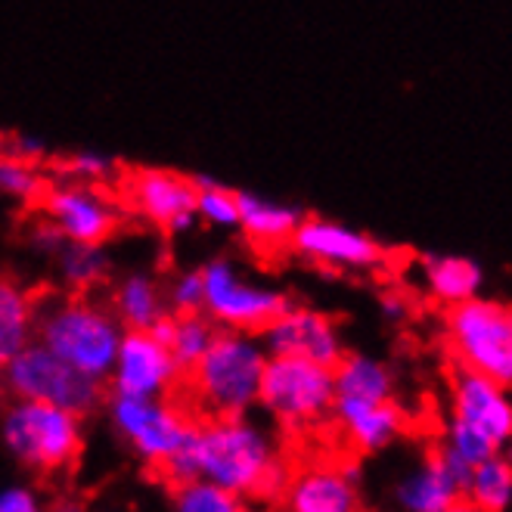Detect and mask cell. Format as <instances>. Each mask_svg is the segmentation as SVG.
Here are the masks:
<instances>
[{"label": "cell", "mask_w": 512, "mask_h": 512, "mask_svg": "<svg viewBox=\"0 0 512 512\" xmlns=\"http://www.w3.org/2000/svg\"><path fill=\"white\" fill-rule=\"evenodd\" d=\"M122 336L125 326L118 323L112 308L94 301L90 292L38 298L35 342L100 382L112 373Z\"/></svg>", "instance_id": "cell-4"}, {"label": "cell", "mask_w": 512, "mask_h": 512, "mask_svg": "<svg viewBox=\"0 0 512 512\" xmlns=\"http://www.w3.org/2000/svg\"><path fill=\"white\" fill-rule=\"evenodd\" d=\"M196 478L212 481L236 500L280 503L292 463L267 426L243 416L199 419L196 441Z\"/></svg>", "instance_id": "cell-1"}, {"label": "cell", "mask_w": 512, "mask_h": 512, "mask_svg": "<svg viewBox=\"0 0 512 512\" xmlns=\"http://www.w3.org/2000/svg\"><path fill=\"white\" fill-rule=\"evenodd\" d=\"M0 441L10 454L35 472H63L75 466L84 432L81 416L44 401L16 398L0 419Z\"/></svg>", "instance_id": "cell-8"}, {"label": "cell", "mask_w": 512, "mask_h": 512, "mask_svg": "<svg viewBox=\"0 0 512 512\" xmlns=\"http://www.w3.org/2000/svg\"><path fill=\"white\" fill-rule=\"evenodd\" d=\"M153 333L168 345L180 376H184L187 370H193L199 364L202 354L212 348V342H215V336L221 333V329L205 311H190V314H171L168 311L153 326Z\"/></svg>", "instance_id": "cell-24"}, {"label": "cell", "mask_w": 512, "mask_h": 512, "mask_svg": "<svg viewBox=\"0 0 512 512\" xmlns=\"http://www.w3.org/2000/svg\"><path fill=\"white\" fill-rule=\"evenodd\" d=\"M44 153H47V146L35 137H28V134H16L7 140V156H16L22 162H35L41 165L44 162Z\"/></svg>", "instance_id": "cell-33"}, {"label": "cell", "mask_w": 512, "mask_h": 512, "mask_svg": "<svg viewBox=\"0 0 512 512\" xmlns=\"http://www.w3.org/2000/svg\"><path fill=\"white\" fill-rule=\"evenodd\" d=\"M165 301L171 314L202 311V274L199 270H184L165 286Z\"/></svg>", "instance_id": "cell-31"}, {"label": "cell", "mask_w": 512, "mask_h": 512, "mask_svg": "<svg viewBox=\"0 0 512 512\" xmlns=\"http://www.w3.org/2000/svg\"><path fill=\"white\" fill-rule=\"evenodd\" d=\"M444 342L457 367L512 391V301L475 295L444 311Z\"/></svg>", "instance_id": "cell-7"}, {"label": "cell", "mask_w": 512, "mask_h": 512, "mask_svg": "<svg viewBox=\"0 0 512 512\" xmlns=\"http://www.w3.org/2000/svg\"><path fill=\"white\" fill-rule=\"evenodd\" d=\"M463 497V485L454 478L438 457V450L416 460L410 469H404L391 488V500H395L398 512H444L450 503Z\"/></svg>", "instance_id": "cell-19"}, {"label": "cell", "mask_w": 512, "mask_h": 512, "mask_svg": "<svg viewBox=\"0 0 512 512\" xmlns=\"http://www.w3.org/2000/svg\"><path fill=\"white\" fill-rule=\"evenodd\" d=\"M53 261L69 292H94L109 277V255L103 246L66 243Z\"/></svg>", "instance_id": "cell-26"}, {"label": "cell", "mask_w": 512, "mask_h": 512, "mask_svg": "<svg viewBox=\"0 0 512 512\" xmlns=\"http://www.w3.org/2000/svg\"><path fill=\"white\" fill-rule=\"evenodd\" d=\"M379 311L388 323H404L413 314V301L410 295H401V292H385L379 298Z\"/></svg>", "instance_id": "cell-34"}, {"label": "cell", "mask_w": 512, "mask_h": 512, "mask_svg": "<svg viewBox=\"0 0 512 512\" xmlns=\"http://www.w3.org/2000/svg\"><path fill=\"white\" fill-rule=\"evenodd\" d=\"M342 438L351 444V450L364 457L382 454L407 432V410L391 401H354V398H336L333 419H329Z\"/></svg>", "instance_id": "cell-17"}, {"label": "cell", "mask_w": 512, "mask_h": 512, "mask_svg": "<svg viewBox=\"0 0 512 512\" xmlns=\"http://www.w3.org/2000/svg\"><path fill=\"white\" fill-rule=\"evenodd\" d=\"M0 512H50V506L28 485H10L0 491Z\"/></svg>", "instance_id": "cell-32"}, {"label": "cell", "mask_w": 512, "mask_h": 512, "mask_svg": "<svg viewBox=\"0 0 512 512\" xmlns=\"http://www.w3.org/2000/svg\"><path fill=\"white\" fill-rule=\"evenodd\" d=\"M512 438V391L466 367L450 370L444 441L466 463L500 454Z\"/></svg>", "instance_id": "cell-5"}, {"label": "cell", "mask_w": 512, "mask_h": 512, "mask_svg": "<svg viewBox=\"0 0 512 512\" xmlns=\"http://www.w3.org/2000/svg\"><path fill=\"white\" fill-rule=\"evenodd\" d=\"M38 215H44L69 243L106 246L122 227L118 205L97 184H75V180H50L38 196Z\"/></svg>", "instance_id": "cell-11"}, {"label": "cell", "mask_w": 512, "mask_h": 512, "mask_svg": "<svg viewBox=\"0 0 512 512\" xmlns=\"http://www.w3.org/2000/svg\"><path fill=\"white\" fill-rule=\"evenodd\" d=\"M199 274H202V311L218 323V329L261 336L292 305L286 292L280 289L239 280V270L227 258L208 261L205 267H199Z\"/></svg>", "instance_id": "cell-10"}, {"label": "cell", "mask_w": 512, "mask_h": 512, "mask_svg": "<svg viewBox=\"0 0 512 512\" xmlns=\"http://www.w3.org/2000/svg\"><path fill=\"white\" fill-rule=\"evenodd\" d=\"M118 171L115 159L97 153V149H81L56 162V180H75V184H106Z\"/></svg>", "instance_id": "cell-30"}, {"label": "cell", "mask_w": 512, "mask_h": 512, "mask_svg": "<svg viewBox=\"0 0 512 512\" xmlns=\"http://www.w3.org/2000/svg\"><path fill=\"white\" fill-rule=\"evenodd\" d=\"M239 500L205 478L184 481L174 488V512H236Z\"/></svg>", "instance_id": "cell-28"}, {"label": "cell", "mask_w": 512, "mask_h": 512, "mask_svg": "<svg viewBox=\"0 0 512 512\" xmlns=\"http://www.w3.org/2000/svg\"><path fill=\"white\" fill-rule=\"evenodd\" d=\"M47 184H50V180L41 171V165L22 162L16 156L0 159V193H4V196L22 199V202H38V196L44 193Z\"/></svg>", "instance_id": "cell-29"}, {"label": "cell", "mask_w": 512, "mask_h": 512, "mask_svg": "<svg viewBox=\"0 0 512 512\" xmlns=\"http://www.w3.org/2000/svg\"><path fill=\"white\" fill-rule=\"evenodd\" d=\"M419 286H423L426 298L441 305L444 311L463 305V301L485 295V283H488V270L478 258L472 255H423L419 258Z\"/></svg>", "instance_id": "cell-18"}, {"label": "cell", "mask_w": 512, "mask_h": 512, "mask_svg": "<svg viewBox=\"0 0 512 512\" xmlns=\"http://www.w3.org/2000/svg\"><path fill=\"white\" fill-rule=\"evenodd\" d=\"M336 398L354 401H391L398 391L395 367L382 357L364 351H345L342 360L333 367Z\"/></svg>", "instance_id": "cell-21"}, {"label": "cell", "mask_w": 512, "mask_h": 512, "mask_svg": "<svg viewBox=\"0 0 512 512\" xmlns=\"http://www.w3.org/2000/svg\"><path fill=\"white\" fill-rule=\"evenodd\" d=\"M109 308L125 329H153L168 314V301L159 280L137 270L112 286Z\"/></svg>", "instance_id": "cell-23"}, {"label": "cell", "mask_w": 512, "mask_h": 512, "mask_svg": "<svg viewBox=\"0 0 512 512\" xmlns=\"http://www.w3.org/2000/svg\"><path fill=\"white\" fill-rule=\"evenodd\" d=\"M4 156H7V140L0 137V159H4Z\"/></svg>", "instance_id": "cell-39"}, {"label": "cell", "mask_w": 512, "mask_h": 512, "mask_svg": "<svg viewBox=\"0 0 512 512\" xmlns=\"http://www.w3.org/2000/svg\"><path fill=\"white\" fill-rule=\"evenodd\" d=\"M125 205L165 236H177L196 221V177L165 168H134L118 174Z\"/></svg>", "instance_id": "cell-13"}, {"label": "cell", "mask_w": 512, "mask_h": 512, "mask_svg": "<svg viewBox=\"0 0 512 512\" xmlns=\"http://www.w3.org/2000/svg\"><path fill=\"white\" fill-rule=\"evenodd\" d=\"M236 202H239V230L246 233V239L258 252L289 249L298 224L305 221L301 208L249 190H236Z\"/></svg>", "instance_id": "cell-20"}, {"label": "cell", "mask_w": 512, "mask_h": 512, "mask_svg": "<svg viewBox=\"0 0 512 512\" xmlns=\"http://www.w3.org/2000/svg\"><path fill=\"white\" fill-rule=\"evenodd\" d=\"M50 512H84V506L78 500H59L56 506H50Z\"/></svg>", "instance_id": "cell-35"}, {"label": "cell", "mask_w": 512, "mask_h": 512, "mask_svg": "<svg viewBox=\"0 0 512 512\" xmlns=\"http://www.w3.org/2000/svg\"><path fill=\"white\" fill-rule=\"evenodd\" d=\"M261 345L267 354H289L317 360V364L336 367L345 354V339L339 323L305 305H289L274 323L261 333Z\"/></svg>", "instance_id": "cell-16"}, {"label": "cell", "mask_w": 512, "mask_h": 512, "mask_svg": "<svg viewBox=\"0 0 512 512\" xmlns=\"http://www.w3.org/2000/svg\"><path fill=\"white\" fill-rule=\"evenodd\" d=\"M444 512H481V509H478V506H472V503H469L466 497H460L457 503H450V506H447Z\"/></svg>", "instance_id": "cell-36"}, {"label": "cell", "mask_w": 512, "mask_h": 512, "mask_svg": "<svg viewBox=\"0 0 512 512\" xmlns=\"http://www.w3.org/2000/svg\"><path fill=\"white\" fill-rule=\"evenodd\" d=\"M109 382H112V395L168 398L177 391L180 370L168 345L153 329H125Z\"/></svg>", "instance_id": "cell-14"}, {"label": "cell", "mask_w": 512, "mask_h": 512, "mask_svg": "<svg viewBox=\"0 0 512 512\" xmlns=\"http://www.w3.org/2000/svg\"><path fill=\"white\" fill-rule=\"evenodd\" d=\"M463 497L481 512H509L512 509V463L503 454H491L472 466Z\"/></svg>", "instance_id": "cell-25"}, {"label": "cell", "mask_w": 512, "mask_h": 512, "mask_svg": "<svg viewBox=\"0 0 512 512\" xmlns=\"http://www.w3.org/2000/svg\"><path fill=\"white\" fill-rule=\"evenodd\" d=\"M236 512H264V509H258V506H243V503H239V509Z\"/></svg>", "instance_id": "cell-38"}, {"label": "cell", "mask_w": 512, "mask_h": 512, "mask_svg": "<svg viewBox=\"0 0 512 512\" xmlns=\"http://www.w3.org/2000/svg\"><path fill=\"white\" fill-rule=\"evenodd\" d=\"M500 454H503V457H506V460H509V463H512V438H509V441H506V447H503V450H500Z\"/></svg>", "instance_id": "cell-37"}, {"label": "cell", "mask_w": 512, "mask_h": 512, "mask_svg": "<svg viewBox=\"0 0 512 512\" xmlns=\"http://www.w3.org/2000/svg\"><path fill=\"white\" fill-rule=\"evenodd\" d=\"M280 503L286 512H364L360 469L345 460L292 466Z\"/></svg>", "instance_id": "cell-15"}, {"label": "cell", "mask_w": 512, "mask_h": 512, "mask_svg": "<svg viewBox=\"0 0 512 512\" xmlns=\"http://www.w3.org/2000/svg\"><path fill=\"white\" fill-rule=\"evenodd\" d=\"M13 398L44 401L53 407L72 410L78 416L94 413L103 404V382L75 370L63 357H56L41 342L25 345L10 364L0 370Z\"/></svg>", "instance_id": "cell-9"}, {"label": "cell", "mask_w": 512, "mask_h": 512, "mask_svg": "<svg viewBox=\"0 0 512 512\" xmlns=\"http://www.w3.org/2000/svg\"><path fill=\"white\" fill-rule=\"evenodd\" d=\"M289 252L298 255L320 270H336V274H370V270H382L391 261V249L379 243L376 236L348 227L342 221L329 218H308L298 224Z\"/></svg>", "instance_id": "cell-12"}, {"label": "cell", "mask_w": 512, "mask_h": 512, "mask_svg": "<svg viewBox=\"0 0 512 512\" xmlns=\"http://www.w3.org/2000/svg\"><path fill=\"white\" fill-rule=\"evenodd\" d=\"M109 419L122 441L171 488L196 478L193 441L199 419L180 401L112 395Z\"/></svg>", "instance_id": "cell-3"}, {"label": "cell", "mask_w": 512, "mask_h": 512, "mask_svg": "<svg viewBox=\"0 0 512 512\" xmlns=\"http://www.w3.org/2000/svg\"><path fill=\"white\" fill-rule=\"evenodd\" d=\"M38 295L28 292L19 280L0 274V370L35 342Z\"/></svg>", "instance_id": "cell-22"}, {"label": "cell", "mask_w": 512, "mask_h": 512, "mask_svg": "<svg viewBox=\"0 0 512 512\" xmlns=\"http://www.w3.org/2000/svg\"><path fill=\"white\" fill-rule=\"evenodd\" d=\"M264 364L267 351L255 336L221 329L199 364L180 376L174 395L196 419L243 416L258 407Z\"/></svg>", "instance_id": "cell-2"}, {"label": "cell", "mask_w": 512, "mask_h": 512, "mask_svg": "<svg viewBox=\"0 0 512 512\" xmlns=\"http://www.w3.org/2000/svg\"><path fill=\"white\" fill-rule=\"evenodd\" d=\"M196 218L212 227H239L236 190L218 184L212 177H196Z\"/></svg>", "instance_id": "cell-27"}, {"label": "cell", "mask_w": 512, "mask_h": 512, "mask_svg": "<svg viewBox=\"0 0 512 512\" xmlns=\"http://www.w3.org/2000/svg\"><path fill=\"white\" fill-rule=\"evenodd\" d=\"M258 404L289 435L320 432L333 419V404H336L333 367L305 357L267 354Z\"/></svg>", "instance_id": "cell-6"}]
</instances>
